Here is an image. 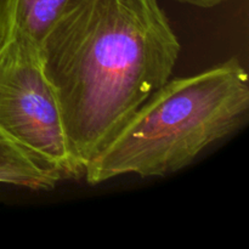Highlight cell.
<instances>
[{
    "label": "cell",
    "instance_id": "cell-1",
    "mask_svg": "<svg viewBox=\"0 0 249 249\" xmlns=\"http://www.w3.org/2000/svg\"><path fill=\"white\" fill-rule=\"evenodd\" d=\"M179 40L158 0H68L39 43L83 168L172 78Z\"/></svg>",
    "mask_w": 249,
    "mask_h": 249
},
{
    "label": "cell",
    "instance_id": "cell-2",
    "mask_svg": "<svg viewBox=\"0 0 249 249\" xmlns=\"http://www.w3.org/2000/svg\"><path fill=\"white\" fill-rule=\"evenodd\" d=\"M249 116L248 73L236 57L156 90L84 167L88 184L160 178L191 164Z\"/></svg>",
    "mask_w": 249,
    "mask_h": 249
},
{
    "label": "cell",
    "instance_id": "cell-3",
    "mask_svg": "<svg viewBox=\"0 0 249 249\" xmlns=\"http://www.w3.org/2000/svg\"><path fill=\"white\" fill-rule=\"evenodd\" d=\"M0 130L62 180L83 177L39 45L17 31L10 32L0 48Z\"/></svg>",
    "mask_w": 249,
    "mask_h": 249
},
{
    "label": "cell",
    "instance_id": "cell-4",
    "mask_svg": "<svg viewBox=\"0 0 249 249\" xmlns=\"http://www.w3.org/2000/svg\"><path fill=\"white\" fill-rule=\"evenodd\" d=\"M61 177L36 162L0 130V184L32 191H49Z\"/></svg>",
    "mask_w": 249,
    "mask_h": 249
},
{
    "label": "cell",
    "instance_id": "cell-5",
    "mask_svg": "<svg viewBox=\"0 0 249 249\" xmlns=\"http://www.w3.org/2000/svg\"><path fill=\"white\" fill-rule=\"evenodd\" d=\"M68 0H11L10 32L26 34L39 45Z\"/></svg>",
    "mask_w": 249,
    "mask_h": 249
},
{
    "label": "cell",
    "instance_id": "cell-6",
    "mask_svg": "<svg viewBox=\"0 0 249 249\" xmlns=\"http://www.w3.org/2000/svg\"><path fill=\"white\" fill-rule=\"evenodd\" d=\"M11 27V0H0V48L4 45Z\"/></svg>",
    "mask_w": 249,
    "mask_h": 249
},
{
    "label": "cell",
    "instance_id": "cell-7",
    "mask_svg": "<svg viewBox=\"0 0 249 249\" xmlns=\"http://www.w3.org/2000/svg\"><path fill=\"white\" fill-rule=\"evenodd\" d=\"M175 1L194 5V6L197 7H203V9H209V7H214L220 4H224V2L231 1V0H175Z\"/></svg>",
    "mask_w": 249,
    "mask_h": 249
}]
</instances>
